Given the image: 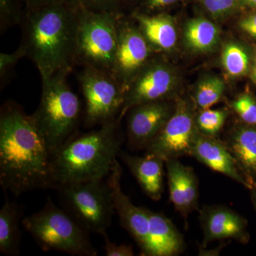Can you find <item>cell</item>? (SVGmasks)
<instances>
[{"instance_id": "603a6c76", "label": "cell", "mask_w": 256, "mask_h": 256, "mask_svg": "<svg viewBox=\"0 0 256 256\" xmlns=\"http://www.w3.org/2000/svg\"><path fill=\"white\" fill-rule=\"evenodd\" d=\"M222 63L230 76L238 78L246 74L248 70V55L242 47L236 44H229L224 48Z\"/></svg>"}, {"instance_id": "d6a6232c", "label": "cell", "mask_w": 256, "mask_h": 256, "mask_svg": "<svg viewBox=\"0 0 256 256\" xmlns=\"http://www.w3.org/2000/svg\"><path fill=\"white\" fill-rule=\"evenodd\" d=\"M205 8L214 18H218L222 16L218 0H203Z\"/></svg>"}, {"instance_id": "8d00e7d4", "label": "cell", "mask_w": 256, "mask_h": 256, "mask_svg": "<svg viewBox=\"0 0 256 256\" xmlns=\"http://www.w3.org/2000/svg\"><path fill=\"white\" fill-rule=\"evenodd\" d=\"M242 1L249 6L256 8V0H242Z\"/></svg>"}, {"instance_id": "5bb4252c", "label": "cell", "mask_w": 256, "mask_h": 256, "mask_svg": "<svg viewBox=\"0 0 256 256\" xmlns=\"http://www.w3.org/2000/svg\"><path fill=\"white\" fill-rule=\"evenodd\" d=\"M191 156L196 158L210 169L228 176L250 190V185L239 170L228 146L214 137L205 136L197 129Z\"/></svg>"}, {"instance_id": "4fadbf2b", "label": "cell", "mask_w": 256, "mask_h": 256, "mask_svg": "<svg viewBox=\"0 0 256 256\" xmlns=\"http://www.w3.org/2000/svg\"><path fill=\"white\" fill-rule=\"evenodd\" d=\"M122 168L117 160L107 180L112 192L114 210L122 226L137 242L144 255L149 229V210L136 206L122 191Z\"/></svg>"}, {"instance_id": "83f0119b", "label": "cell", "mask_w": 256, "mask_h": 256, "mask_svg": "<svg viewBox=\"0 0 256 256\" xmlns=\"http://www.w3.org/2000/svg\"><path fill=\"white\" fill-rule=\"evenodd\" d=\"M1 30H5L21 21V16L13 0H0Z\"/></svg>"}, {"instance_id": "2e32d148", "label": "cell", "mask_w": 256, "mask_h": 256, "mask_svg": "<svg viewBox=\"0 0 256 256\" xmlns=\"http://www.w3.org/2000/svg\"><path fill=\"white\" fill-rule=\"evenodd\" d=\"M170 200L176 210L188 218L198 207V184L194 170L178 159L166 160Z\"/></svg>"}, {"instance_id": "277c9868", "label": "cell", "mask_w": 256, "mask_h": 256, "mask_svg": "<svg viewBox=\"0 0 256 256\" xmlns=\"http://www.w3.org/2000/svg\"><path fill=\"white\" fill-rule=\"evenodd\" d=\"M67 75L42 80L41 102L32 116L52 154L76 136L80 117V100L69 86Z\"/></svg>"}, {"instance_id": "7c38bea8", "label": "cell", "mask_w": 256, "mask_h": 256, "mask_svg": "<svg viewBox=\"0 0 256 256\" xmlns=\"http://www.w3.org/2000/svg\"><path fill=\"white\" fill-rule=\"evenodd\" d=\"M132 109L128 126V144L133 150H146L172 116V109L162 100Z\"/></svg>"}, {"instance_id": "d590c367", "label": "cell", "mask_w": 256, "mask_h": 256, "mask_svg": "<svg viewBox=\"0 0 256 256\" xmlns=\"http://www.w3.org/2000/svg\"><path fill=\"white\" fill-rule=\"evenodd\" d=\"M252 82L256 85V57L255 62H254V66H252Z\"/></svg>"}, {"instance_id": "74e56055", "label": "cell", "mask_w": 256, "mask_h": 256, "mask_svg": "<svg viewBox=\"0 0 256 256\" xmlns=\"http://www.w3.org/2000/svg\"><path fill=\"white\" fill-rule=\"evenodd\" d=\"M252 201H254V205H255L256 210V188H254V190H252Z\"/></svg>"}, {"instance_id": "836d02e7", "label": "cell", "mask_w": 256, "mask_h": 256, "mask_svg": "<svg viewBox=\"0 0 256 256\" xmlns=\"http://www.w3.org/2000/svg\"><path fill=\"white\" fill-rule=\"evenodd\" d=\"M222 16L233 12L237 8V0H218Z\"/></svg>"}, {"instance_id": "ac0fdd59", "label": "cell", "mask_w": 256, "mask_h": 256, "mask_svg": "<svg viewBox=\"0 0 256 256\" xmlns=\"http://www.w3.org/2000/svg\"><path fill=\"white\" fill-rule=\"evenodd\" d=\"M182 236L162 214L149 210V229L144 256H172L182 250Z\"/></svg>"}, {"instance_id": "1f68e13d", "label": "cell", "mask_w": 256, "mask_h": 256, "mask_svg": "<svg viewBox=\"0 0 256 256\" xmlns=\"http://www.w3.org/2000/svg\"><path fill=\"white\" fill-rule=\"evenodd\" d=\"M178 0H144V4L150 10H158L174 4Z\"/></svg>"}, {"instance_id": "d6986e66", "label": "cell", "mask_w": 256, "mask_h": 256, "mask_svg": "<svg viewBox=\"0 0 256 256\" xmlns=\"http://www.w3.org/2000/svg\"><path fill=\"white\" fill-rule=\"evenodd\" d=\"M226 144L252 191L256 188V128L248 124L238 126Z\"/></svg>"}, {"instance_id": "ffe728a7", "label": "cell", "mask_w": 256, "mask_h": 256, "mask_svg": "<svg viewBox=\"0 0 256 256\" xmlns=\"http://www.w3.org/2000/svg\"><path fill=\"white\" fill-rule=\"evenodd\" d=\"M136 18L139 28L151 46L158 50H172L178 41L174 21L166 15L138 14Z\"/></svg>"}, {"instance_id": "f1b7e54d", "label": "cell", "mask_w": 256, "mask_h": 256, "mask_svg": "<svg viewBox=\"0 0 256 256\" xmlns=\"http://www.w3.org/2000/svg\"><path fill=\"white\" fill-rule=\"evenodd\" d=\"M26 56H28V52L23 44L11 54L2 53L0 54V76L2 80L8 76L10 72L18 64V60H21Z\"/></svg>"}, {"instance_id": "4dcf8cb0", "label": "cell", "mask_w": 256, "mask_h": 256, "mask_svg": "<svg viewBox=\"0 0 256 256\" xmlns=\"http://www.w3.org/2000/svg\"><path fill=\"white\" fill-rule=\"evenodd\" d=\"M239 25L242 31L256 40V12L242 20Z\"/></svg>"}, {"instance_id": "e0dca14e", "label": "cell", "mask_w": 256, "mask_h": 256, "mask_svg": "<svg viewBox=\"0 0 256 256\" xmlns=\"http://www.w3.org/2000/svg\"><path fill=\"white\" fill-rule=\"evenodd\" d=\"M120 156L144 193L151 200L160 201L164 190V160L150 152H146L144 156H138L121 152Z\"/></svg>"}, {"instance_id": "7a4b0ae2", "label": "cell", "mask_w": 256, "mask_h": 256, "mask_svg": "<svg viewBox=\"0 0 256 256\" xmlns=\"http://www.w3.org/2000/svg\"><path fill=\"white\" fill-rule=\"evenodd\" d=\"M28 10L23 45L42 80L68 74L77 62L76 6L63 0Z\"/></svg>"}, {"instance_id": "5b68a950", "label": "cell", "mask_w": 256, "mask_h": 256, "mask_svg": "<svg viewBox=\"0 0 256 256\" xmlns=\"http://www.w3.org/2000/svg\"><path fill=\"white\" fill-rule=\"evenodd\" d=\"M22 225L44 252L55 250L78 256L98 255L89 233L50 197L43 210L24 218Z\"/></svg>"}, {"instance_id": "d4e9b609", "label": "cell", "mask_w": 256, "mask_h": 256, "mask_svg": "<svg viewBox=\"0 0 256 256\" xmlns=\"http://www.w3.org/2000/svg\"><path fill=\"white\" fill-rule=\"evenodd\" d=\"M226 118L225 110H204L197 118V129L205 136L214 137L224 127Z\"/></svg>"}, {"instance_id": "30bf717a", "label": "cell", "mask_w": 256, "mask_h": 256, "mask_svg": "<svg viewBox=\"0 0 256 256\" xmlns=\"http://www.w3.org/2000/svg\"><path fill=\"white\" fill-rule=\"evenodd\" d=\"M150 45L140 28L122 25L119 22L118 44L112 74L124 92L146 66Z\"/></svg>"}, {"instance_id": "9c48e42d", "label": "cell", "mask_w": 256, "mask_h": 256, "mask_svg": "<svg viewBox=\"0 0 256 256\" xmlns=\"http://www.w3.org/2000/svg\"><path fill=\"white\" fill-rule=\"evenodd\" d=\"M197 131L194 118L188 104L180 102L176 110L161 132L148 146V152L168 160L192 154Z\"/></svg>"}, {"instance_id": "484cf974", "label": "cell", "mask_w": 256, "mask_h": 256, "mask_svg": "<svg viewBox=\"0 0 256 256\" xmlns=\"http://www.w3.org/2000/svg\"><path fill=\"white\" fill-rule=\"evenodd\" d=\"M77 8L94 12L118 14L120 5L124 0H70Z\"/></svg>"}, {"instance_id": "ba28073f", "label": "cell", "mask_w": 256, "mask_h": 256, "mask_svg": "<svg viewBox=\"0 0 256 256\" xmlns=\"http://www.w3.org/2000/svg\"><path fill=\"white\" fill-rule=\"evenodd\" d=\"M79 80L85 98L86 126H102L117 120L124 108L126 92L114 76L86 67Z\"/></svg>"}, {"instance_id": "3957f363", "label": "cell", "mask_w": 256, "mask_h": 256, "mask_svg": "<svg viewBox=\"0 0 256 256\" xmlns=\"http://www.w3.org/2000/svg\"><path fill=\"white\" fill-rule=\"evenodd\" d=\"M120 122L76 136L52 154L54 190L64 185L105 180L121 152Z\"/></svg>"}, {"instance_id": "52a82bcc", "label": "cell", "mask_w": 256, "mask_h": 256, "mask_svg": "<svg viewBox=\"0 0 256 256\" xmlns=\"http://www.w3.org/2000/svg\"><path fill=\"white\" fill-rule=\"evenodd\" d=\"M64 208L88 233L102 234L116 214L112 192L105 180L64 185L57 188Z\"/></svg>"}, {"instance_id": "6da1fadb", "label": "cell", "mask_w": 256, "mask_h": 256, "mask_svg": "<svg viewBox=\"0 0 256 256\" xmlns=\"http://www.w3.org/2000/svg\"><path fill=\"white\" fill-rule=\"evenodd\" d=\"M0 184L15 196L54 190L52 152L32 116L8 102L0 114Z\"/></svg>"}, {"instance_id": "44dd1931", "label": "cell", "mask_w": 256, "mask_h": 256, "mask_svg": "<svg viewBox=\"0 0 256 256\" xmlns=\"http://www.w3.org/2000/svg\"><path fill=\"white\" fill-rule=\"evenodd\" d=\"M22 208L6 197L0 210V252L8 256L20 254L22 233L20 222Z\"/></svg>"}, {"instance_id": "4316f807", "label": "cell", "mask_w": 256, "mask_h": 256, "mask_svg": "<svg viewBox=\"0 0 256 256\" xmlns=\"http://www.w3.org/2000/svg\"><path fill=\"white\" fill-rule=\"evenodd\" d=\"M233 108L246 124L252 126L256 124V100L252 96H240L234 101Z\"/></svg>"}, {"instance_id": "7402d4cb", "label": "cell", "mask_w": 256, "mask_h": 256, "mask_svg": "<svg viewBox=\"0 0 256 256\" xmlns=\"http://www.w3.org/2000/svg\"><path fill=\"white\" fill-rule=\"evenodd\" d=\"M184 36L188 46L192 50L206 52L218 43L220 32L212 22L204 18H197L188 22Z\"/></svg>"}, {"instance_id": "e575fe53", "label": "cell", "mask_w": 256, "mask_h": 256, "mask_svg": "<svg viewBox=\"0 0 256 256\" xmlns=\"http://www.w3.org/2000/svg\"><path fill=\"white\" fill-rule=\"evenodd\" d=\"M60 1H63V0H23L24 2H25L28 6V9L38 8V6Z\"/></svg>"}, {"instance_id": "8992f818", "label": "cell", "mask_w": 256, "mask_h": 256, "mask_svg": "<svg viewBox=\"0 0 256 256\" xmlns=\"http://www.w3.org/2000/svg\"><path fill=\"white\" fill-rule=\"evenodd\" d=\"M77 10V62L112 73L118 44V15Z\"/></svg>"}, {"instance_id": "8fae6325", "label": "cell", "mask_w": 256, "mask_h": 256, "mask_svg": "<svg viewBox=\"0 0 256 256\" xmlns=\"http://www.w3.org/2000/svg\"><path fill=\"white\" fill-rule=\"evenodd\" d=\"M172 70L162 64L146 65L128 88L118 120L128 110L146 102L162 101L174 87Z\"/></svg>"}, {"instance_id": "9a60e30c", "label": "cell", "mask_w": 256, "mask_h": 256, "mask_svg": "<svg viewBox=\"0 0 256 256\" xmlns=\"http://www.w3.org/2000/svg\"><path fill=\"white\" fill-rule=\"evenodd\" d=\"M205 245L215 240L235 239L247 242V222L242 216L226 207L207 206L201 212Z\"/></svg>"}, {"instance_id": "cb8c5ba5", "label": "cell", "mask_w": 256, "mask_h": 256, "mask_svg": "<svg viewBox=\"0 0 256 256\" xmlns=\"http://www.w3.org/2000/svg\"><path fill=\"white\" fill-rule=\"evenodd\" d=\"M225 92V84L223 80L216 77L204 79L197 87L195 99L197 106L202 110L210 109L218 104Z\"/></svg>"}, {"instance_id": "f546056e", "label": "cell", "mask_w": 256, "mask_h": 256, "mask_svg": "<svg viewBox=\"0 0 256 256\" xmlns=\"http://www.w3.org/2000/svg\"><path fill=\"white\" fill-rule=\"evenodd\" d=\"M102 236L105 240L106 255L107 256H134L133 248L131 246L118 245L110 242L107 233L102 234Z\"/></svg>"}]
</instances>
